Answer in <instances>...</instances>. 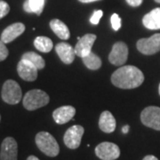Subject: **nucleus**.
<instances>
[{
	"mask_svg": "<svg viewBox=\"0 0 160 160\" xmlns=\"http://www.w3.org/2000/svg\"><path fill=\"white\" fill-rule=\"evenodd\" d=\"M144 81V75L141 69L134 66H123L111 76V82L121 89H133L140 86Z\"/></svg>",
	"mask_w": 160,
	"mask_h": 160,
	"instance_id": "f257e3e1",
	"label": "nucleus"
},
{
	"mask_svg": "<svg viewBox=\"0 0 160 160\" xmlns=\"http://www.w3.org/2000/svg\"><path fill=\"white\" fill-rule=\"evenodd\" d=\"M36 144L38 148L48 157H56L60 152L57 141L51 133L47 132H39L36 135Z\"/></svg>",
	"mask_w": 160,
	"mask_h": 160,
	"instance_id": "f03ea898",
	"label": "nucleus"
},
{
	"mask_svg": "<svg viewBox=\"0 0 160 160\" xmlns=\"http://www.w3.org/2000/svg\"><path fill=\"white\" fill-rule=\"evenodd\" d=\"M50 98L46 92L39 89L29 91L23 97V106L28 110H36L49 103Z\"/></svg>",
	"mask_w": 160,
	"mask_h": 160,
	"instance_id": "7ed1b4c3",
	"label": "nucleus"
},
{
	"mask_svg": "<svg viewBox=\"0 0 160 160\" xmlns=\"http://www.w3.org/2000/svg\"><path fill=\"white\" fill-rule=\"evenodd\" d=\"M2 99L5 102L15 105L21 102L22 92L17 82L14 80H6L2 87Z\"/></svg>",
	"mask_w": 160,
	"mask_h": 160,
	"instance_id": "20e7f679",
	"label": "nucleus"
},
{
	"mask_svg": "<svg viewBox=\"0 0 160 160\" xmlns=\"http://www.w3.org/2000/svg\"><path fill=\"white\" fill-rule=\"evenodd\" d=\"M141 121L145 126L160 131V108L149 106L143 109L141 113Z\"/></svg>",
	"mask_w": 160,
	"mask_h": 160,
	"instance_id": "39448f33",
	"label": "nucleus"
},
{
	"mask_svg": "<svg viewBox=\"0 0 160 160\" xmlns=\"http://www.w3.org/2000/svg\"><path fill=\"white\" fill-rule=\"evenodd\" d=\"M137 49L145 55H152L160 51V33L148 38H141L137 42Z\"/></svg>",
	"mask_w": 160,
	"mask_h": 160,
	"instance_id": "423d86ee",
	"label": "nucleus"
},
{
	"mask_svg": "<svg viewBox=\"0 0 160 160\" xmlns=\"http://www.w3.org/2000/svg\"><path fill=\"white\" fill-rule=\"evenodd\" d=\"M95 154L102 160H115L119 158L120 149L117 144L105 142L95 148Z\"/></svg>",
	"mask_w": 160,
	"mask_h": 160,
	"instance_id": "0eeeda50",
	"label": "nucleus"
},
{
	"mask_svg": "<svg viewBox=\"0 0 160 160\" xmlns=\"http://www.w3.org/2000/svg\"><path fill=\"white\" fill-rule=\"evenodd\" d=\"M85 129L81 126H76L69 127L64 134V143L65 145L71 149H78L81 144L82 136L84 134Z\"/></svg>",
	"mask_w": 160,
	"mask_h": 160,
	"instance_id": "6e6552de",
	"label": "nucleus"
},
{
	"mask_svg": "<svg viewBox=\"0 0 160 160\" xmlns=\"http://www.w3.org/2000/svg\"><path fill=\"white\" fill-rule=\"evenodd\" d=\"M128 57V48L126 43L117 42L109 55V62L116 66H122L127 61Z\"/></svg>",
	"mask_w": 160,
	"mask_h": 160,
	"instance_id": "1a4fd4ad",
	"label": "nucleus"
},
{
	"mask_svg": "<svg viewBox=\"0 0 160 160\" xmlns=\"http://www.w3.org/2000/svg\"><path fill=\"white\" fill-rule=\"evenodd\" d=\"M18 145L12 137H6L1 144L0 160H17Z\"/></svg>",
	"mask_w": 160,
	"mask_h": 160,
	"instance_id": "9d476101",
	"label": "nucleus"
},
{
	"mask_svg": "<svg viewBox=\"0 0 160 160\" xmlns=\"http://www.w3.org/2000/svg\"><path fill=\"white\" fill-rule=\"evenodd\" d=\"M96 36L94 34H86L80 38L75 46L76 55L80 58L86 57L92 52V47L95 42Z\"/></svg>",
	"mask_w": 160,
	"mask_h": 160,
	"instance_id": "9b49d317",
	"label": "nucleus"
},
{
	"mask_svg": "<svg viewBox=\"0 0 160 160\" xmlns=\"http://www.w3.org/2000/svg\"><path fill=\"white\" fill-rule=\"evenodd\" d=\"M17 72L21 78L32 82L38 78V69L29 61L22 59L17 65Z\"/></svg>",
	"mask_w": 160,
	"mask_h": 160,
	"instance_id": "f8f14e48",
	"label": "nucleus"
},
{
	"mask_svg": "<svg viewBox=\"0 0 160 160\" xmlns=\"http://www.w3.org/2000/svg\"><path fill=\"white\" fill-rule=\"evenodd\" d=\"M25 31V25L22 22H16L11 24L7 28L4 29L1 34V40L5 43L8 44L12 41L17 38L19 36L22 34Z\"/></svg>",
	"mask_w": 160,
	"mask_h": 160,
	"instance_id": "ddd939ff",
	"label": "nucleus"
},
{
	"mask_svg": "<svg viewBox=\"0 0 160 160\" xmlns=\"http://www.w3.org/2000/svg\"><path fill=\"white\" fill-rule=\"evenodd\" d=\"M55 51L58 56L65 64H70L74 62L76 52L75 48L66 42H61L55 46Z\"/></svg>",
	"mask_w": 160,
	"mask_h": 160,
	"instance_id": "4468645a",
	"label": "nucleus"
},
{
	"mask_svg": "<svg viewBox=\"0 0 160 160\" xmlns=\"http://www.w3.org/2000/svg\"><path fill=\"white\" fill-rule=\"evenodd\" d=\"M76 109L72 106H62L56 109L52 113V118L59 125L68 123L74 118Z\"/></svg>",
	"mask_w": 160,
	"mask_h": 160,
	"instance_id": "2eb2a0df",
	"label": "nucleus"
},
{
	"mask_svg": "<svg viewBox=\"0 0 160 160\" xmlns=\"http://www.w3.org/2000/svg\"><path fill=\"white\" fill-rule=\"evenodd\" d=\"M99 127L104 132L110 133L116 129V119L109 111H103L100 116L99 119Z\"/></svg>",
	"mask_w": 160,
	"mask_h": 160,
	"instance_id": "dca6fc26",
	"label": "nucleus"
},
{
	"mask_svg": "<svg viewBox=\"0 0 160 160\" xmlns=\"http://www.w3.org/2000/svg\"><path fill=\"white\" fill-rule=\"evenodd\" d=\"M143 25L149 29H160V8H155L142 19Z\"/></svg>",
	"mask_w": 160,
	"mask_h": 160,
	"instance_id": "f3484780",
	"label": "nucleus"
},
{
	"mask_svg": "<svg viewBox=\"0 0 160 160\" xmlns=\"http://www.w3.org/2000/svg\"><path fill=\"white\" fill-rule=\"evenodd\" d=\"M50 27L52 30L55 33L58 38H60L61 39H69L70 37V32H69V28L67 27V25L62 21L58 20V19H53L50 22Z\"/></svg>",
	"mask_w": 160,
	"mask_h": 160,
	"instance_id": "a211bd4d",
	"label": "nucleus"
},
{
	"mask_svg": "<svg viewBox=\"0 0 160 160\" xmlns=\"http://www.w3.org/2000/svg\"><path fill=\"white\" fill-rule=\"evenodd\" d=\"M46 0H26L23 8L27 12H34L38 15H40L45 7Z\"/></svg>",
	"mask_w": 160,
	"mask_h": 160,
	"instance_id": "6ab92c4d",
	"label": "nucleus"
},
{
	"mask_svg": "<svg viewBox=\"0 0 160 160\" xmlns=\"http://www.w3.org/2000/svg\"><path fill=\"white\" fill-rule=\"evenodd\" d=\"M35 47L42 52H49L52 49V41L47 37L40 36L36 38L34 40Z\"/></svg>",
	"mask_w": 160,
	"mask_h": 160,
	"instance_id": "aec40b11",
	"label": "nucleus"
},
{
	"mask_svg": "<svg viewBox=\"0 0 160 160\" xmlns=\"http://www.w3.org/2000/svg\"><path fill=\"white\" fill-rule=\"evenodd\" d=\"M22 59L29 61V62H31L34 66L37 67L38 69H42L45 68L46 66V62L43 59L42 56H40L39 54L36 53L34 52H27L22 55Z\"/></svg>",
	"mask_w": 160,
	"mask_h": 160,
	"instance_id": "412c9836",
	"label": "nucleus"
},
{
	"mask_svg": "<svg viewBox=\"0 0 160 160\" xmlns=\"http://www.w3.org/2000/svg\"><path fill=\"white\" fill-rule=\"evenodd\" d=\"M82 61L84 64L86 66V68L92 70H97L102 66V60L98 55L91 52L86 57L82 58Z\"/></svg>",
	"mask_w": 160,
	"mask_h": 160,
	"instance_id": "4be33fe9",
	"label": "nucleus"
},
{
	"mask_svg": "<svg viewBox=\"0 0 160 160\" xmlns=\"http://www.w3.org/2000/svg\"><path fill=\"white\" fill-rule=\"evenodd\" d=\"M110 22H111L112 29H114L115 31H118L121 28V19L118 13L112 14V16L110 18Z\"/></svg>",
	"mask_w": 160,
	"mask_h": 160,
	"instance_id": "5701e85b",
	"label": "nucleus"
},
{
	"mask_svg": "<svg viewBox=\"0 0 160 160\" xmlns=\"http://www.w3.org/2000/svg\"><path fill=\"white\" fill-rule=\"evenodd\" d=\"M10 12V6L5 1H0V19L4 18Z\"/></svg>",
	"mask_w": 160,
	"mask_h": 160,
	"instance_id": "b1692460",
	"label": "nucleus"
},
{
	"mask_svg": "<svg viewBox=\"0 0 160 160\" xmlns=\"http://www.w3.org/2000/svg\"><path fill=\"white\" fill-rule=\"evenodd\" d=\"M9 54L8 49L6 46V44L0 39V62L5 61Z\"/></svg>",
	"mask_w": 160,
	"mask_h": 160,
	"instance_id": "393cba45",
	"label": "nucleus"
},
{
	"mask_svg": "<svg viewBox=\"0 0 160 160\" xmlns=\"http://www.w3.org/2000/svg\"><path fill=\"white\" fill-rule=\"evenodd\" d=\"M103 12L102 10H97V11H95L93 12V14L92 15L91 19H90V22L92 24H93V25H97L99 22H100V20H101V18L102 16Z\"/></svg>",
	"mask_w": 160,
	"mask_h": 160,
	"instance_id": "a878e982",
	"label": "nucleus"
},
{
	"mask_svg": "<svg viewBox=\"0 0 160 160\" xmlns=\"http://www.w3.org/2000/svg\"><path fill=\"white\" fill-rule=\"evenodd\" d=\"M126 1L129 6H132V7H137V6H141L143 2V0H126Z\"/></svg>",
	"mask_w": 160,
	"mask_h": 160,
	"instance_id": "bb28decb",
	"label": "nucleus"
},
{
	"mask_svg": "<svg viewBox=\"0 0 160 160\" xmlns=\"http://www.w3.org/2000/svg\"><path fill=\"white\" fill-rule=\"evenodd\" d=\"M142 160H158V158H156L155 156H152V155H148V156H146Z\"/></svg>",
	"mask_w": 160,
	"mask_h": 160,
	"instance_id": "cd10ccee",
	"label": "nucleus"
},
{
	"mask_svg": "<svg viewBox=\"0 0 160 160\" xmlns=\"http://www.w3.org/2000/svg\"><path fill=\"white\" fill-rule=\"evenodd\" d=\"M129 129H130V127H129V126H123V128H122V132H123L124 133H127V132H129Z\"/></svg>",
	"mask_w": 160,
	"mask_h": 160,
	"instance_id": "c85d7f7f",
	"label": "nucleus"
},
{
	"mask_svg": "<svg viewBox=\"0 0 160 160\" xmlns=\"http://www.w3.org/2000/svg\"><path fill=\"white\" fill-rule=\"evenodd\" d=\"M81 3H91V2H95V1H99V0H78Z\"/></svg>",
	"mask_w": 160,
	"mask_h": 160,
	"instance_id": "c756f323",
	"label": "nucleus"
},
{
	"mask_svg": "<svg viewBox=\"0 0 160 160\" xmlns=\"http://www.w3.org/2000/svg\"><path fill=\"white\" fill-rule=\"evenodd\" d=\"M27 160H39L37 157H35V156H29V158H27Z\"/></svg>",
	"mask_w": 160,
	"mask_h": 160,
	"instance_id": "7c9ffc66",
	"label": "nucleus"
},
{
	"mask_svg": "<svg viewBox=\"0 0 160 160\" xmlns=\"http://www.w3.org/2000/svg\"><path fill=\"white\" fill-rule=\"evenodd\" d=\"M155 2H157V3H158V4H160V0H155Z\"/></svg>",
	"mask_w": 160,
	"mask_h": 160,
	"instance_id": "2f4dec72",
	"label": "nucleus"
},
{
	"mask_svg": "<svg viewBox=\"0 0 160 160\" xmlns=\"http://www.w3.org/2000/svg\"><path fill=\"white\" fill-rule=\"evenodd\" d=\"M158 92H159V95H160V84H159V87H158Z\"/></svg>",
	"mask_w": 160,
	"mask_h": 160,
	"instance_id": "473e14b6",
	"label": "nucleus"
},
{
	"mask_svg": "<svg viewBox=\"0 0 160 160\" xmlns=\"http://www.w3.org/2000/svg\"><path fill=\"white\" fill-rule=\"evenodd\" d=\"M0 121H1V117H0Z\"/></svg>",
	"mask_w": 160,
	"mask_h": 160,
	"instance_id": "72a5a7b5",
	"label": "nucleus"
}]
</instances>
